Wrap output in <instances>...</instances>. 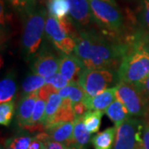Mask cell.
Returning a JSON list of instances; mask_svg holds the SVG:
<instances>
[{
    "mask_svg": "<svg viewBox=\"0 0 149 149\" xmlns=\"http://www.w3.org/2000/svg\"><path fill=\"white\" fill-rule=\"evenodd\" d=\"M144 127L143 132V145L144 148L149 149V119L143 120Z\"/></svg>",
    "mask_w": 149,
    "mask_h": 149,
    "instance_id": "35",
    "label": "cell"
},
{
    "mask_svg": "<svg viewBox=\"0 0 149 149\" xmlns=\"http://www.w3.org/2000/svg\"><path fill=\"white\" fill-rule=\"evenodd\" d=\"M97 25L109 32L121 33L124 28V20L116 6L104 0H88Z\"/></svg>",
    "mask_w": 149,
    "mask_h": 149,
    "instance_id": "4",
    "label": "cell"
},
{
    "mask_svg": "<svg viewBox=\"0 0 149 149\" xmlns=\"http://www.w3.org/2000/svg\"><path fill=\"white\" fill-rule=\"evenodd\" d=\"M11 5L22 13H26L37 6V0H8Z\"/></svg>",
    "mask_w": 149,
    "mask_h": 149,
    "instance_id": "28",
    "label": "cell"
},
{
    "mask_svg": "<svg viewBox=\"0 0 149 149\" xmlns=\"http://www.w3.org/2000/svg\"><path fill=\"white\" fill-rule=\"evenodd\" d=\"M17 86L14 76L12 74H7L0 83V103L13 100L16 94Z\"/></svg>",
    "mask_w": 149,
    "mask_h": 149,
    "instance_id": "20",
    "label": "cell"
},
{
    "mask_svg": "<svg viewBox=\"0 0 149 149\" xmlns=\"http://www.w3.org/2000/svg\"><path fill=\"white\" fill-rule=\"evenodd\" d=\"M46 104H47V101H45L42 99H40L38 97L37 102H36V105L33 110V113H32V119L29 126L27 128H37L38 126H42L41 124L42 119L43 115L45 113V109H46ZM44 128V127H43Z\"/></svg>",
    "mask_w": 149,
    "mask_h": 149,
    "instance_id": "27",
    "label": "cell"
},
{
    "mask_svg": "<svg viewBox=\"0 0 149 149\" xmlns=\"http://www.w3.org/2000/svg\"><path fill=\"white\" fill-rule=\"evenodd\" d=\"M103 111L98 110H88L82 117L85 128L91 133H95L99 132L101 124V118L103 116Z\"/></svg>",
    "mask_w": 149,
    "mask_h": 149,
    "instance_id": "23",
    "label": "cell"
},
{
    "mask_svg": "<svg viewBox=\"0 0 149 149\" xmlns=\"http://www.w3.org/2000/svg\"><path fill=\"white\" fill-rule=\"evenodd\" d=\"M1 149H15L12 143V139H8L4 143V146L1 145Z\"/></svg>",
    "mask_w": 149,
    "mask_h": 149,
    "instance_id": "37",
    "label": "cell"
},
{
    "mask_svg": "<svg viewBox=\"0 0 149 149\" xmlns=\"http://www.w3.org/2000/svg\"><path fill=\"white\" fill-rule=\"evenodd\" d=\"M67 149H80L79 148H77L76 146H74V145H72V146H70L67 148Z\"/></svg>",
    "mask_w": 149,
    "mask_h": 149,
    "instance_id": "39",
    "label": "cell"
},
{
    "mask_svg": "<svg viewBox=\"0 0 149 149\" xmlns=\"http://www.w3.org/2000/svg\"><path fill=\"white\" fill-rule=\"evenodd\" d=\"M45 80H46V83L52 85L57 91L62 89L63 87L70 84L69 81L66 79H65L59 71L55 73V74H52V75H50V76L46 77Z\"/></svg>",
    "mask_w": 149,
    "mask_h": 149,
    "instance_id": "29",
    "label": "cell"
},
{
    "mask_svg": "<svg viewBox=\"0 0 149 149\" xmlns=\"http://www.w3.org/2000/svg\"><path fill=\"white\" fill-rule=\"evenodd\" d=\"M74 40V56L89 69H109L129 50L128 46L113 42L94 31L81 30Z\"/></svg>",
    "mask_w": 149,
    "mask_h": 149,
    "instance_id": "1",
    "label": "cell"
},
{
    "mask_svg": "<svg viewBox=\"0 0 149 149\" xmlns=\"http://www.w3.org/2000/svg\"><path fill=\"white\" fill-rule=\"evenodd\" d=\"M61 57H58L52 51L40 50L32 60V71L34 74L47 77L59 71Z\"/></svg>",
    "mask_w": 149,
    "mask_h": 149,
    "instance_id": "9",
    "label": "cell"
},
{
    "mask_svg": "<svg viewBox=\"0 0 149 149\" xmlns=\"http://www.w3.org/2000/svg\"><path fill=\"white\" fill-rule=\"evenodd\" d=\"M144 122L138 118H129L117 127L112 149H137L143 144Z\"/></svg>",
    "mask_w": 149,
    "mask_h": 149,
    "instance_id": "6",
    "label": "cell"
},
{
    "mask_svg": "<svg viewBox=\"0 0 149 149\" xmlns=\"http://www.w3.org/2000/svg\"><path fill=\"white\" fill-rule=\"evenodd\" d=\"M49 15L62 19L68 17L70 4L68 0H49L47 3Z\"/></svg>",
    "mask_w": 149,
    "mask_h": 149,
    "instance_id": "22",
    "label": "cell"
},
{
    "mask_svg": "<svg viewBox=\"0 0 149 149\" xmlns=\"http://www.w3.org/2000/svg\"><path fill=\"white\" fill-rule=\"evenodd\" d=\"M72 106H73L74 118L83 117L85 113L88 111V109L83 101L78 102V103L73 104Z\"/></svg>",
    "mask_w": 149,
    "mask_h": 149,
    "instance_id": "33",
    "label": "cell"
},
{
    "mask_svg": "<svg viewBox=\"0 0 149 149\" xmlns=\"http://www.w3.org/2000/svg\"><path fill=\"white\" fill-rule=\"evenodd\" d=\"M46 149H67V147L64 144L55 142L51 139H49L47 142V148Z\"/></svg>",
    "mask_w": 149,
    "mask_h": 149,
    "instance_id": "36",
    "label": "cell"
},
{
    "mask_svg": "<svg viewBox=\"0 0 149 149\" xmlns=\"http://www.w3.org/2000/svg\"><path fill=\"white\" fill-rule=\"evenodd\" d=\"M45 84H46V80H45V77L43 76L34 74V73L27 75L23 80L22 84V96L38 91Z\"/></svg>",
    "mask_w": 149,
    "mask_h": 149,
    "instance_id": "21",
    "label": "cell"
},
{
    "mask_svg": "<svg viewBox=\"0 0 149 149\" xmlns=\"http://www.w3.org/2000/svg\"><path fill=\"white\" fill-rule=\"evenodd\" d=\"M37 99L38 91L22 97L17 105L16 116L17 124L20 127L27 128L29 126Z\"/></svg>",
    "mask_w": 149,
    "mask_h": 149,
    "instance_id": "13",
    "label": "cell"
},
{
    "mask_svg": "<svg viewBox=\"0 0 149 149\" xmlns=\"http://www.w3.org/2000/svg\"><path fill=\"white\" fill-rule=\"evenodd\" d=\"M33 138L27 134H21L12 139V143L15 149H28Z\"/></svg>",
    "mask_w": 149,
    "mask_h": 149,
    "instance_id": "30",
    "label": "cell"
},
{
    "mask_svg": "<svg viewBox=\"0 0 149 149\" xmlns=\"http://www.w3.org/2000/svg\"><path fill=\"white\" fill-rule=\"evenodd\" d=\"M58 94L62 99H69L72 103V105L78 102L83 101L86 96L83 88L78 81L70 82L69 85L59 90Z\"/></svg>",
    "mask_w": 149,
    "mask_h": 149,
    "instance_id": "19",
    "label": "cell"
},
{
    "mask_svg": "<svg viewBox=\"0 0 149 149\" xmlns=\"http://www.w3.org/2000/svg\"><path fill=\"white\" fill-rule=\"evenodd\" d=\"M51 140L65 145L67 148L74 145V121L59 122L51 124L45 128Z\"/></svg>",
    "mask_w": 149,
    "mask_h": 149,
    "instance_id": "11",
    "label": "cell"
},
{
    "mask_svg": "<svg viewBox=\"0 0 149 149\" xmlns=\"http://www.w3.org/2000/svg\"><path fill=\"white\" fill-rule=\"evenodd\" d=\"M117 128L110 127L103 132L97 133L91 139V143L95 149H112L114 143Z\"/></svg>",
    "mask_w": 149,
    "mask_h": 149,
    "instance_id": "16",
    "label": "cell"
},
{
    "mask_svg": "<svg viewBox=\"0 0 149 149\" xmlns=\"http://www.w3.org/2000/svg\"><path fill=\"white\" fill-rule=\"evenodd\" d=\"M114 73L107 68L89 69L84 68L80 73L78 82L85 95L93 97L110 88L115 81Z\"/></svg>",
    "mask_w": 149,
    "mask_h": 149,
    "instance_id": "5",
    "label": "cell"
},
{
    "mask_svg": "<svg viewBox=\"0 0 149 149\" xmlns=\"http://www.w3.org/2000/svg\"><path fill=\"white\" fill-rule=\"evenodd\" d=\"M15 110L13 100L0 104V123L3 126H9Z\"/></svg>",
    "mask_w": 149,
    "mask_h": 149,
    "instance_id": "26",
    "label": "cell"
},
{
    "mask_svg": "<svg viewBox=\"0 0 149 149\" xmlns=\"http://www.w3.org/2000/svg\"><path fill=\"white\" fill-rule=\"evenodd\" d=\"M45 35L56 50L63 54L74 52L76 42L65 25L63 19L47 15L46 20Z\"/></svg>",
    "mask_w": 149,
    "mask_h": 149,
    "instance_id": "7",
    "label": "cell"
},
{
    "mask_svg": "<svg viewBox=\"0 0 149 149\" xmlns=\"http://www.w3.org/2000/svg\"><path fill=\"white\" fill-rule=\"evenodd\" d=\"M116 85L106 89L101 93L93 97L85 96L83 102L88 110H98L105 112L106 109L114 101L116 98Z\"/></svg>",
    "mask_w": 149,
    "mask_h": 149,
    "instance_id": "14",
    "label": "cell"
},
{
    "mask_svg": "<svg viewBox=\"0 0 149 149\" xmlns=\"http://www.w3.org/2000/svg\"><path fill=\"white\" fill-rule=\"evenodd\" d=\"M104 1H105V2H108V3H111L113 6H116L117 7V2H116V0H104Z\"/></svg>",
    "mask_w": 149,
    "mask_h": 149,
    "instance_id": "38",
    "label": "cell"
},
{
    "mask_svg": "<svg viewBox=\"0 0 149 149\" xmlns=\"http://www.w3.org/2000/svg\"><path fill=\"white\" fill-rule=\"evenodd\" d=\"M116 88V98L126 106L131 116L144 117L149 105L136 86L119 81Z\"/></svg>",
    "mask_w": 149,
    "mask_h": 149,
    "instance_id": "8",
    "label": "cell"
},
{
    "mask_svg": "<svg viewBox=\"0 0 149 149\" xmlns=\"http://www.w3.org/2000/svg\"><path fill=\"white\" fill-rule=\"evenodd\" d=\"M74 111H73L72 103L69 99H63V102L60 107L58 112L56 113L53 120L49 125L56 123L68 122V121H74Z\"/></svg>",
    "mask_w": 149,
    "mask_h": 149,
    "instance_id": "24",
    "label": "cell"
},
{
    "mask_svg": "<svg viewBox=\"0 0 149 149\" xmlns=\"http://www.w3.org/2000/svg\"><path fill=\"white\" fill-rule=\"evenodd\" d=\"M137 149H145V148H144L143 145V144H141V145H140V146H139V148H138Z\"/></svg>",
    "mask_w": 149,
    "mask_h": 149,
    "instance_id": "40",
    "label": "cell"
},
{
    "mask_svg": "<svg viewBox=\"0 0 149 149\" xmlns=\"http://www.w3.org/2000/svg\"><path fill=\"white\" fill-rule=\"evenodd\" d=\"M91 133L86 129L82 117L74 118V146L80 149H87L91 139Z\"/></svg>",
    "mask_w": 149,
    "mask_h": 149,
    "instance_id": "17",
    "label": "cell"
},
{
    "mask_svg": "<svg viewBox=\"0 0 149 149\" xmlns=\"http://www.w3.org/2000/svg\"><path fill=\"white\" fill-rule=\"evenodd\" d=\"M70 4L69 17L80 30L89 27L92 22H95L91 5L88 0H68Z\"/></svg>",
    "mask_w": 149,
    "mask_h": 149,
    "instance_id": "10",
    "label": "cell"
},
{
    "mask_svg": "<svg viewBox=\"0 0 149 149\" xmlns=\"http://www.w3.org/2000/svg\"><path fill=\"white\" fill-rule=\"evenodd\" d=\"M137 19L143 28V32H149V0L140 1Z\"/></svg>",
    "mask_w": 149,
    "mask_h": 149,
    "instance_id": "25",
    "label": "cell"
},
{
    "mask_svg": "<svg viewBox=\"0 0 149 149\" xmlns=\"http://www.w3.org/2000/svg\"><path fill=\"white\" fill-rule=\"evenodd\" d=\"M136 88L142 94V95L143 96V98L146 100V101L148 102L149 105V75L141 85Z\"/></svg>",
    "mask_w": 149,
    "mask_h": 149,
    "instance_id": "34",
    "label": "cell"
},
{
    "mask_svg": "<svg viewBox=\"0 0 149 149\" xmlns=\"http://www.w3.org/2000/svg\"><path fill=\"white\" fill-rule=\"evenodd\" d=\"M117 75L118 81L139 86L149 75V55L133 45L123 56Z\"/></svg>",
    "mask_w": 149,
    "mask_h": 149,
    "instance_id": "3",
    "label": "cell"
},
{
    "mask_svg": "<svg viewBox=\"0 0 149 149\" xmlns=\"http://www.w3.org/2000/svg\"><path fill=\"white\" fill-rule=\"evenodd\" d=\"M25 14L22 47L24 58L32 61L40 51L45 34L47 12L42 6L37 5Z\"/></svg>",
    "mask_w": 149,
    "mask_h": 149,
    "instance_id": "2",
    "label": "cell"
},
{
    "mask_svg": "<svg viewBox=\"0 0 149 149\" xmlns=\"http://www.w3.org/2000/svg\"><path fill=\"white\" fill-rule=\"evenodd\" d=\"M62 102H63V99L60 96L58 92H55L50 95L48 100L47 101L45 113L41 122V124L44 128H46V127H47L53 120L54 117L58 112Z\"/></svg>",
    "mask_w": 149,
    "mask_h": 149,
    "instance_id": "18",
    "label": "cell"
},
{
    "mask_svg": "<svg viewBox=\"0 0 149 149\" xmlns=\"http://www.w3.org/2000/svg\"><path fill=\"white\" fill-rule=\"evenodd\" d=\"M135 36L136 40L133 45L142 48L149 55V32H141L137 33Z\"/></svg>",
    "mask_w": 149,
    "mask_h": 149,
    "instance_id": "31",
    "label": "cell"
},
{
    "mask_svg": "<svg viewBox=\"0 0 149 149\" xmlns=\"http://www.w3.org/2000/svg\"><path fill=\"white\" fill-rule=\"evenodd\" d=\"M85 66L76 56L71 54H61L59 72L69 82L78 81L80 73Z\"/></svg>",
    "mask_w": 149,
    "mask_h": 149,
    "instance_id": "12",
    "label": "cell"
},
{
    "mask_svg": "<svg viewBox=\"0 0 149 149\" xmlns=\"http://www.w3.org/2000/svg\"><path fill=\"white\" fill-rule=\"evenodd\" d=\"M146 119H149V118H146Z\"/></svg>",
    "mask_w": 149,
    "mask_h": 149,
    "instance_id": "41",
    "label": "cell"
},
{
    "mask_svg": "<svg viewBox=\"0 0 149 149\" xmlns=\"http://www.w3.org/2000/svg\"><path fill=\"white\" fill-rule=\"evenodd\" d=\"M55 92H58V91L54 87L53 85L51 84L46 83L38 91V97L40 99H42L45 101H47L48 99L52 94Z\"/></svg>",
    "mask_w": 149,
    "mask_h": 149,
    "instance_id": "32",
    "label": "cell"
},
{
    "mask_svg": "<svg viewBox=\"0 0 149 149\" xmlns=\"http://www.w3.org/2000/svg\"><path fill=\"white\" fill-rule=\"evenodd\" d=\"M105 113L110 118L112 122L114 123V126L116 128L124 121H126L128 118L132 117L126 106L118 99L107 108Z\"/></svg>",
    "mask_w": 149,
    "mask_h": 149,
    "instance_id": "15",
    "label": "cell"
}]
</instances>
